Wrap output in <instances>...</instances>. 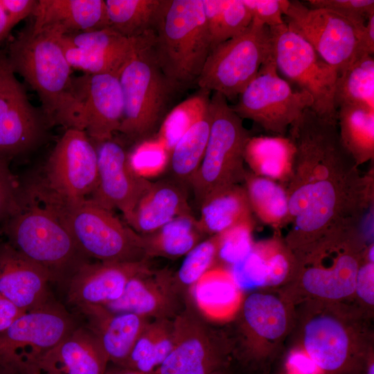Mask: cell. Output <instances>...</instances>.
Here are the masks:
<instances>
[{
    "label": "cell",
    "mask_w": 374,
    "mask_h": 374,
    "mask_svg": "<svg viewBox=\"0 0 374 374\" xmlns=\"http://www.w3.org/2000/svg\"><path fill=\"white\" fill-rule=\"evenodd\" d=\"M287 132L294 164L285 186L291 226L286 243L296 251L331 231L359 226L373 200V170L362 175L341 142L337 121L311 108Z\"/></svg>",
    "instance_id": "1"
},
{
    "label": "cell",
    "mask_w": 374,
    "mask_h": 374,
    "mask_svg": "<svg viewBox=\"0 0 374 374\" xmlns=\"http://www.w3.org/2000/svg\"><path fill=\"white\" fill-rule=\"evenodd\" d=\"M6 55L13 71L37 93L48 124L84 131L82 102L57 35L35 32L29 25L9 44Z\"/></svg>",
    "instance_id": "2"
},
{
    "label": "cell",
    "mask_w": 374,
    "mask_h": 374,
    "mask_svg": "<svg viewBox=\"0 0 374 374\" xmlns=\"http://www.w3.org/2000/svg\"><path fill=\"white\" fill-rule=\"evenodd\" d=\"M15 249L43 267L51 282L66 287L75 271L89 262L35 181L21 184L17 212L0 226Z\"/></svg>",
    "instance_id": "3"
},
{
    "label": "cell",
    "mask_w": 374,
    "mask_h": 374,
    "mask_svg": "<svg viewBox=\"0 0 374 374\" xmlns=\"http://www.w3.org/2000/svg\"><path fill=\"white\" fill-rule=\"evenodd\" d=\"M153 49L175 91L196 82L210 52L202 0H163Z\"/></svg>",
    "instance_id": "4"
},
{
    "label": "cell",
    "mask_w": 374,
    "mask_h": 374,
    "mask_svg": "<svg viewBox=\"0 0 374 374\" xmlns=\"http://www.w3.org/2000/svg\"><path fill=\"white\" fill-rule=\"evenodd\" d=\"M40 188L75 244L89 258L105 262L146 258L142 235L125 225L112 211L91 199L66 201Z\"/></svg>",
    "instance_id": "5"
},
{
    "label": "cell",
    "mask_w": 374,
    "mask_h": 374,
    "mask_svg": "<svg viewBox=\"0 0 374 374\" xmlns=\"http://www.w3.org/2000/svg\"><path fill=\"white\" fill-rule=\"evenodd\" d=\"M359 226L331 231L294 253L305 291L319 298L336 300L355 290L363 258L364 238Z\"/></svg>",
    "instance_id": "6"
},
{
    "label": "cell",
    "mask_w": 374,
    "mask_h": 374,
    "mask_svg": "<svg viewBox=\"0 0 374 374\" xmlns=\"http://www.w3.org/2000/svg\"><path fill=\"white\" fill-rule=\"evenodd\" d=\"M153 35L125 62L118 73L123 114L118 132L131 140H146L163 122L173 91L153 49Z\"/></svg>",
    "instance_id": "7"
},
{
    "label": "cell",
    "mask_w": 374,
    "mask_h": 374,
    "mask_svg": "<svg viewBox=\"0 0 374 374\" xmlns=\"http://www.w3.org/2000/svg\"><path fill=\"white\" fill-rule=\"evenodd\" d=\"M209 109L211 124L208 143L190 183L198 206L209 195L244 181V149L251 137L242 119L224 96L213 92Z\"/></svg>",
    "instance_id": "8"
},
{
    "label": "cell",
    "mask_w": 374,
    "mask_h": 374,
    "mask_svg": "<svg viewBox=\"0 0 374 374\" xmlns=\"http://www.w3.org/2000/svg\"><path fill=\"white\" fill-rule=\"evenodd\" d=\"M272 55L269 28L252 19L244 32L209 52L197 84L199 89L233 100L238 97Z\"/></svg>",
    "instance_id": "9"
},
{
    "label": "cell",
    "mask_w": 374,
    "mask_h": 374,
    "mask_svg": "<svg viewBox=\"0 0 374 374\" xmlns=\"http://www.w3.org/2000/svg\"><path fill=\"white\" fill-rule=\"evenodd\" d=\"M269 30L277 70L312 96L311 109L317 114L337 121L334 104L337 72L285 22Z\"/></svg>",
    "instance_id": "10"
},
{
    "label": "cell",
    "mask_w": 374,
    "mask_h": 374,
    "mask_svg": "<svg viewBox=\"0 0 374 374\" xmlns=\"http://www.w3.org/2000/svg\"><path fill=\"white\" fill-rule=\"evenodd\" d=\"M312 105L313 99L308 93L294 91L279 76L272 55L231 107L242 119L253 121L274 136H285L290 125Z\"/></svg>",
    "instance_id": "11"
},
{
    "label": "cell",
    "mask_w": 374,
    "mask_h": 374,
    "mask_svg": "<svg viewBox=\"0 0 374 374\" xmlns=\"http://www.w3.org/2000/svg\"><path fill=\"white\" fill-rule=\"evenodd\" d=\"M283 17L288 28L308 42L337 75L361 55L359 44L366 24L296 0H285Z\"/></svg>",
    "instance_id": "12"
},
{
    "label": "cell",
    "mask_w": 374,
    "mask_h": 374,
    "mask_svg": "<svg viewBox=\"0 0 374 374\" xmlns=\"http://www.w3.org/2000/svg\"><path fill=\"white\" fill-rule=\"evenodd\" d=\"M40 183L66 201L90 198L98 183L96 146L84 131L67 129L57 141Z\"/></svg>",
    "instance_id": "13"
},
{
    "label": "cell",
    "mask_w": 374,
    "mask_h": 374,
    "mask_svg": "<svg viewBox=\"0 0 374 374\" xmlns=\"http://www.w3.org/2000/svg\"><path fill=\"white\" fill-rule=\"evenodd\" d=\"M15 74L6 52L0 51V159L9 161L37 147L48 123Z\"/></svg>",
    "instance_id": "14"
},
{
    "label": "cell",
    "mask_w": 374,
    "mask_h": 374,
    "mask_svg": "<svg viewBox=\"0 0 374 374\" xmlns=\"http://www.w3.org/2000/svg\"><path fill=\"white\" fill-rule=\"evenodd\" d=\"M78 326L54 300L24 312L1 333L0 353L37 368L39 359Z\"/></svg>",
    "instance_id": "15"
},
{
    "label": "cell",
    "mask_w": 374,
    "mask_h": 374,
    "mask_svg": "<svg viewBox=\"0 0 374 374\" xmlns=\"http://www.w3.org/2000/svg\"><path fill=\"white\" fill-rule=\"evenodd\" d=\"M173 345L155 374H211L220 371L223 350L215 332L185 308L172 320Z\"/></svg>",
    "instance_id": "16"
},
{
    "label": "cell",
    "mask_w": 374,
    "mask_h": 374,
    "mask_svg": "<svg viewBox=\"0 0 374 374\" xmlns=\"http://www.w3.org/2000/svg\"><path fill=\"white\" fill-rule=\"evenodd\" d=\"M95 146L98 183L90 199L109 211L118 209L126 220L152 181L139 178L131 171L127 153L113 139Z\"/></svg>",
    "instance_id": "17"
},
{
    "label": "cell",
    "mask_w": 374,
    "mask_h": 374,
    "mask_svg": "<svg viewBox=\"0 0 374 374\" xmlns=\"http://www.w3.org/2000/svg\"><path fill=\"white\" fill-rule=\"evenodd\" d=\"M83 110L84 132L93 143L113 139L120 128L123 98L118 74H87L74 78Z\"/></svg>",
    "instance_id": "18"
},
{
    "label": "cell",
    "mask_w": 374,
    "mask_h": 374,
    "mask_svg": "<svg viewBox=\"0 0 374 374\" xmlns=\"http://www.w3.org/2000/svg\"><path fill=\"white\" fill-rule=\"evenodd\" d=\"M179 294L171 271L152 270L132 277L122 295L103 306L114 313H134L151 320H172L184 309Z\"/></svg>",
    "instance_id": "19"
},
{
    "label": "cell",
    "mask_w": 374,
    "mask_h": 374,
    "mask_svg": "<svg viewBox=\"0 0 374 374\" xmlns=\"http://www.w3.org/2000/svg\"><path fill=\"white\" fill-rule=\"evenodd\" d=\"M152 270L148 260L130 262L89 261L82 265L68 282L67 301L76 308L104 305L118 299L132 277Z\"/></svg>",
    "instance_id": "20"
},
{
    "label": "cell",
    "mask_w": 374,
    "mask_h": 374,
    "mask_svg": "<svg viewBox=\"0 0 374 374\" xmlns=\"http://www.w3.org/2000/svg\"><path fill=\"white\" fill-rule=\"evenodd\" d=\"M48 272L0 239V294L24 312L52 301Z\"/></svg>",
    "instance_id": "21"
},
{
    "label": "cell",
    "mask_w": 374,
    "mask_h": 374,
    "mask_svg": "<svg viewBox=\"0 0 374 374\" xmlns=\"http://www.w3.org/2000/svg\"><path fill=\"white\" fill-rule=\"evenodd\" d=\"M30 27L65 35L109 28L105 0H38Z\"/></svg>",
    "instance_id": "22"
},
{
    "label": "cell",
    "mask_w": 374,
    "mask_h": 374,
    "mask_svg": "<svg viewBox=\"0 0 374 374\" xmlns=\"http://www.w3.org/2000/svg\"><path fill=\"white\" fill-rule=\"evenodd\" d=\"M109 359L95 334L78 326L38 362L44 374H105Z\"/></svg>",
    "instance_id": "23"
},
{
    "label": "cell",
    "mask_w": 374,
    "mask_h": 374,
    "mask_svg": "<svg viewBox=\"0 0 374 374\" xmlns=\"http://www.w3.org/2000/svg\"><path fill=\"white\" fill-rule=\"evenodd\" d=\"M305 351L326 374H344L356 367L350 338L344 324L330 315L312 318L304 329Z\"/></svg>",
    "instance_id": "24"
},
{
    "label": "cell",
    "mask_w": 374,
    "mask_h": 374,
    "mask_svg": "<svg viewBox=\"0 0 374 374\" xmlns=\"http://www.w3.org/2000/svg\"><path fill=\"white\" fill-rule=\"evenodd\" d=\"M193 213L186 185L168 178L152 182L125 220L134 231L152 233L174 218Z\"/></svg>",
    "instance_id": "25"
},
{
    "label": "cell",
    "mask_w": 374,
    "mask_h": 374,
    "mask_svg": "<svg viewBox=\"0 0 374 374\" xmlns=\"http://www.w3.org/2000/svg\"><path fill=\"white\" fill-rule=\"evenodd\" d=\"M98 339L109 361L121 366L151 319L134 313H114L101 305L77 308Z\"/></svg>",
    "instance_id": "26"
},
{
    "label": "cell",
    "mask_w": 374,
    "mask_h": 374,
    "mask_svg": "<svg viewBox=\"0 0 374 374\" xmlns=\"http://www.w3.org/2000/svg\"><path fill=\"white\" fill-rule=\"evenodd\" d=\"M153 33L154 30L139 37L127 38L108 28L59 36L84 51V62L92 71L118 74L125 62Z\"/></svg>",
    "instance_id": "27"
},
{
    "label": "cell",
    "mask_w": 374,
    "mask_h": 374,
    "mask_svg": "<svg viewBox=\"0 0 374 374\" xmlns=\"http://www.w3.org/2000/svg\"><path fill=\"white\" fill-rule=\"evenodd\" d=\"M294 261L292 251L275 237L253 243L250 252L231 271L242 290L274 286L288 276Z\"/></svg>",
    "instance_id": "28"
},
{
    "label": "cell",
    "mask_w": 374,
    "mask_h": 374,
    "mask_svg": "<svg viewBox=\"0 0 374 374\" xmlns=\"http://www.w3.org/2000/svg\"><path fill=\"white\" fill-rule=\"evenodd\" d=\"M188 291L199 312L215 322L232 319L244 301L242 290L231 269L220 265L205 272Z\"/></svg>",
    "instance_id": "29"
},
{
    "label": "cell",
    "mask_w": 374,
    "mask_h": 374,
    "mask_svg": "<svg viewBox=\"0 0 374 374\" xmlns=\"http://www.w3.org/2000/svg\"><path fill=\"white\" fill-rule=\"evenodd\" d=\"M197 222L205 235H216L252 220V211L244 186L234 185L207 196L199 206Z\"/></svg>",
    "instance_id": "30"
},
{
    "label": "cell",
    "mask_w": 374,
    "mask_h": 374,
    "mask_svg": "<svg viewBox=\"0 0 374 374\" xmlns=\"http://www.w3.org/2000/svg\"><path fill=\"white\" fill-rule=\"evenodd\" d=\"M244 161L256 175L285 186L293 172L294 147L287 136H251Z\"/></svg>",
    "instance_id": "31"
},
{
    "label": "cell",
    "mask_w": 374,
    "mask_h": 374,
    "mask_svg": "<svg viewBox=\"0 0 374 374\" xmlns=\"http://www.w3.org/2000/svg\"><path fill=\"white\" fill-rule=\"evenodd\" d=\"M197 218L193 213L178 216L156 231L142 235L146 258H177L186 256L202 241Z\"/></svg>",
    "instance_id": "32"
},
{
    "label": "cell",
    "mask_w": 374,
    "mask_h": 374,
    "mask_svg": "<svg viewBox=\"0 0 374 374\" xmlns=\"http://www.w3.org/2000/svg\"><path fill=\"white\" fill-rule=\"evenodd\" d=\"M341 142L359 166L374 157V111L358 105L337 109Z\"/></svg>",
    "instance_id": "33"
},
{
    "label": "cell",
    "mask_w": 374,
    "mask_h": 374,
    "mask_svg": "<svg viewBox=\"0 0 374 374\" xmlns=\"http://www.w3.org/2000/svg\"><path fill=\"white\" fill-rule=\"evenodd\" d=\"M243 182L252 213L262 222L278 231L287 226L289 208L285 186L248 170Z\"/></svg>",
    "instance_id": "34"
},
{
    "label": "cell",
    "mask_w": 374,
    "mask_h": 374,
    "mask_svg": "<svg viewBox=\"0 0 374 374\" xmlns=\"http://www.w3.org/2000/svg\"><path fill=\"white\" fill-rule=\"evenodd\" d=\"M172 320L163 319L150 321L121 367L145 373H154L172 350Z\"/></svg>",
    "instance_id": "35"
},
{
    "label": "cell",
    "mask_w": 374,
    "mask_h": 374,
    "mask_svg": "<svg viewBox=\"0 0 374 374\" xmlns=\"http://www.w3.org/2000/svg\"><path fill=\"white\" fill-rule=\"evenodd\" d=\"M337 109L344 105H358L374 111V58L362 54L338 73L334 93Z\"/></svg>",
    "instance_id": "36"
},
{
    "label": "cell",
    "mask_w": 374,
    "mask_h": 374,
    "mask_svg": "<svg viewBox=\"0 0 374 374\" xmlns=\"http://www.w3.org/2000/svg\"><path fill=\"white\" fill-rule=\"evenodd\" d=\"M163 0H105L109 28L127 38L153 31Z\"/></svg>",
    "instance_id": "37"
},
{
    "label": "cell",
    "mask_w": 374,
    "mask_h": 374,
    "mask_svg": "<svg viewBox=\"0 0 374 374\" xmlns=\"http://www.w3.org/2000/svg\"><path fill=\"white\" fill-rule=\"evenodd\" d=\"M211 124L209 109L182 135L170 151L168 167L172 178L186 186L190 185L202 161L208 141Z\"/></svg>",
    "instance_id": "38"
},
{
    "label": "cell",
    "mask_w": 374,
    "mask_h": 374,
    "mask_svg": "<svg viewBox=\"0 0 374 374\" xmlns=\"http://www.w3.org/2000/svg\"><path fill=\"white\" fill-rule=\"evenodd\" d=\"M210 51L244 32L252 15L242 0H202Z\"/></svg>",
    "instance_id": "39"
},
{
    "label": "cell",
    "mask_w": 374,
    "mask_h": 374,
    "mask_svg": "<svg viewBox=\"0 0 374 374\" xmlns=\"http://www.w3.org/2000/svg\"><path fill=\"white\" fill-rule=\"evenodd\" d=\"M241 308L247 329L259 337L275 339L286 330L285 309L273 295L251 294L244 299Z\"/></svg>",
    "instance_id": "40"
},
{
    "label": "cell",
    "mask_w": 374,
    "mask_h": 374,
    "mask_svg": "<svg viewBox=\"0 0 374 374\" xmlns=\"http://www.w3.org/2000/svg\"><path fill=\"white\" fill-rule=\"evenodd\" d=\"M210 98V91L200 89L164 118L157 139L170 153L182 135L209 111Z\"/></svg>",
    "instance_id": "41"
},
{
    "label": "cell",
    "mask_w": 374,
    "mask_h": 374,
    "mask_svg": "<svg viewBox=\"0 0 374 374\" xmlns=\"http://www.w3.org/2000/svg\"><path fill=\"white\" fill-rule=\"evenodd\" d=\"M217 251L218 237L216 234L201 241L186 255L181 267L173 274L175 286L180 294L184 289L188 290L205 272L215 266Z\"/></svg>",
    "instance_id": "42"
},
{
    "label": "cell",
    "mask_w": 374,
    "mask_h": 374,
    "mask_svg": "<svg viewBox=\"0 0 374 374\" xmlns=\"http://www.w3.org/2000/svg\"><path fill=\"white\" fill-rule=\"evenodd\" d=\"M169 159L170 152L157 139L142 141L127 153L130 169L136 177L145 179L162 174L168 167Z\"/></svg>",
    "instance_id": "43"
},
{
    "label": "cell",
    "mask_w": 374,
    "mask_h": 374,
    "mask_svg": "<svg viewBox=\"0 0 374 374\" xmlns=\"http://www.w3.org/2000/svg\"><path fill=\"white\" fill-rule=\"evenodd\" d=\"M252 220L238 224L223 232L218 237L217 260L231 267L241 261L250 252L253 242Z\"/></svg>",
    "instance_id": "44"
},
{
    "label": "cell",
    "mask_w": 374,
    "mask_h": 374,
    "mask_svg": "<svg viewBox=\"0 0 374 374\" xmlns=\"http://www.w3.org/2000/svg\"><path fill=\"white\" fill-rule=\"evenodd\" d=\"M10 161L0 159V226L19 208L21 184L12 174Z\"/></svg>",
    "instance_id": "45"
},
{
    "label": "cell",
    "mask_w": 374,
    "mask_h": 374,
    "mask_svg": "<svg viewBox=\"0 0 374 374\" xmlns=\"http://www.w3.org/2000/svg\"><path fill=\"white\" fill-rule=\"evenodd\" d=\"M303 2L310 8L331 10L364 24L374 13L373 0H308Z\"/></svg>",
    "instance_id": "46"
},
{
    "label": "cell",
    "mask_w": 374,
    "mask_h": 374,
    "mask_svg": "<svg viewBox=\"0 0 374 374\" xmlns=\"http://www.w3.org/2000/svg\"><path fill=\"white\" fill-rule=\"evenodd\" d=\"M242 2L251 14L252 19L269 28L280 26L285 22V0H242Z\"/></svg>",
    "instance_id": "47"
},
{
    "label": "cell",
    "mask_w": 374,
    "mask_h": 374,
    "mask_svg": "<svg viewBox=\"0 0 374 374\" xmlns=\"http://www.w3.org/2000/svg\"><path fill=\"white\" fill-rule=\"evenodd\" d=\"M373 262L362 263L357 271L355 290L359 296L370 305L373 304Z\"/></svg>",
    "instance_id": "48"
},
{
    "label": "cell",
    "mask_w": 374,
    "mask_h": 374,
    "mask_svg": "<svg viewBox=\"0 0 374 374\" xmlns=\"http://www.w3.org/2000/svg\"><path fill=\"white\" fill-rule=\"evenodd\" d=\"M38 0H0L13 27L21 20L32 16Z\"/></svg>",
    "instance_id": "49"
},
{
    "label": "cell",
    "mask_w": 374,
    "mask_h": 374,
    "mask_svg": "<svg viewBox=\"0 0 374 374\" xmlns=\"http://www.w3.org/2000/svg\"><path fill=\"white\" fill-rule=\"evenodd\" d=\"M287 366L290 374L323 373L305 350H295L288 357Z\"/></svg>",
    "instance_id": "50"
},
{
    "label": "cell",
    "mask_w": 374,
    "mask_h": 374,
    "mask_svg": "<svg viewBox=\"0 0 374 374\" xmlns=\"http://www.w3.org/2000/svg\"><path fill=\"white\" fill-rule=\"evenodd\" d=\"M24 312L0 294V334Z\"/></svg>",
    "instance_id": "51"
},
{
    "label": "cell",
    "mask_w": 374,
    "mask_h": 374,
    "mask_svg": "<svg viewBox=\"0 0 374 374\" xmlns=\"http://www.w3.org/2000/svg\"><path fill=\"white\" fill-rule=\"evenodd\" d=\"M39 371L0 354V374H37Z\"/></svg>",
    "instance_id": "52"
},
{
    "label": "cell",
    "mask_w": 374,
    "mask_h": 374,
    "mask_svg": "<svg viewBox=\"0 0 374 374\" xmlns=\"http://www.w3.org/2000/svg\"><path fill=\"white\" fill-rule=\"evenodd\" d=\"M359 54H374V13L368 17L362 33Z\"/></svg>",
    "instance_id": "53"
},
{
    "label": "cell",
    "mask_w": 374,
    "mask_h": 374,
    "mask_svg": "<svg viewBox=\"0 0 374 374\" xmlns=\"http://www.w3.org/2000/svg\"><path fill=\"white\" fill-rule=\"evenodd\" d=\"M12 28L8 14L0 3V44L8 37Z\"/></svg>",
    "instance_id": "54"
},
{
    "label": "cell",
    "mask_w": 374,
    "mask_h": 374,
    "mask_svg": "<svg viewBox=\"0 0 374 374\" xmlns=\"http://www.w3.org/2000/svg\"><path fill=\"white\" fill-rule=\"evenodd\" d=\"M105 374H155V372L152 373H145L136 370L116 366L109 369L107 368Z\"/></svg>",
    "instance_id": "55"
},
{
    "label": "cell",
    "mask_w": 374,
    "mask_h": 374,
    "mask_svg": "<svg viewBox=\"0 0 374 374\" xmlns=\"http://www.w3.org/2000/svg\"><path fill=\"white\" fill-rule=\"evenodd\" d=\"M366 374H374V364L373 360L368 362Z\"/></svg>",
    "instance_id": "56"
},
{
    "label": "cell",
    "mask_w": 374,
    "mask_h": 374,
    "mask_svg": "<svg viewBox=\"0 0 374 374\" xmlns=\"http://www.w3.org/2000/svg\"><path fill=\"white\" fill-rule=\"evenodd\" d=\"M211 374H223V373H222L220 372V371H217L213 372V373H211Z\"/></svg>",
    "instance_id": "57"
},
{
    "label": "cell",
    "mask_w": 374,
    "mask_h": 374,
    "mask_svg": "<svg viewBox=\"0 0 374 374\" xmlns=\"http://www.w3.org/2000/svg\"><path fill=\"white\" fill-rule=\"evenodd\" d=\"M37 374H44V373H41L38 372Z\"/></svg>",
    "instance_id": "58"
}]
</instances>
